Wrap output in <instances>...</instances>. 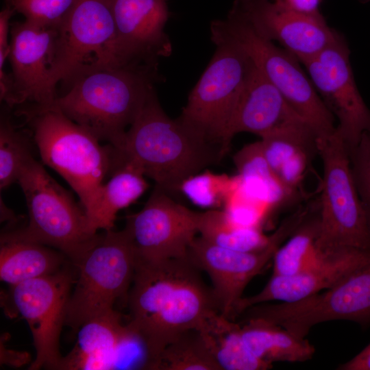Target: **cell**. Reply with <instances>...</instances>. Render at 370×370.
<instances>
[{
    "label": "cell",
    "instance_id": "6da1fadb",
    "mask_svg": "<svg viewBox=\"0 0 370 370\" xmlns=\"http://www.w3.org/2000/svg\"><path fill=\"white\" fill-rule=\"evenodd\" d=\"M200 271L188 257L136 262L126 325L145 349L147 369L156 370L164 348L182 334L191 330L212 334L228 320Z\"/></svg>",
    "mask_w": 370,
    "mask_h": 370
},
{
    "label": "cell",
    "instance_id": "7a4b0ae2",
    "mask_svg": "<svg viewBox=\"0 0 370 370\" xmlns=\"http://www.w3.org/2000/svg\"><path fill=\"white\" fill-rule=\"evenodd\" d=\"M112 147L114 166L127 163L153 180L169 195L180 193L182 184L225 153L171 119L154 89L121 144Z\"/></svg>",
    "mask_w": 370,
    "mask_h": 370
},
{
    "label": "cell",
    "instance_id": "3957f363",
    "mask_svg": "<svg viewBox=\"0 0 370 370\" xmlns=\"http://www.w3.org/2000/svg\"><path fill=\"white\" fill-rule=\"evenodd\" d=\"M161 80L155 64L135 62L99 70L75 81L40 110H58L100 141L117 147Z\"/></svg>",
    "mask_w": 370,
    "mask_h": 370
},
{
    "label": "cell",
    "instance_id": "277c9868",
    "mask_svg": "<svg viewBox=\"0 0 370 370\" xmlns=\"http://www.w3.org/2000/svg\"><path fill=\"white\" fill-rule=\"evenodd\" d=\"M43 162L78 195L92 231L104 179L112 167V147L62 112L47 109L24 115Z\"/></svg>",
    "mask_w": 370,
    "mask_h": 370
},
{
    "label": "cell",
    "instance_id": "5b68a950",
    "mask_svg": "<svg viewBox=\"0 0 370 370\" xmlns=\"http://www.w3.org/2000/svg\"><path fill=\"white\" fill-rule=\"evenodd\" d=\"M210 36L214 44L229 43L241 49L318 138L335 132L334 116L295 56L258 36L231 9L225 18L211 23Z\"/></svg>",
    "mask_w": 370,
    "mask_h": 370
},
{
    "label": "cell",
    "instance_id": "8992f818",
    "mask_svg": "<svg viewBox=\"0 0 370 370\" xmlns=\"http://www.w3.org/2000/svg\"><path fill=\"white\" fill-rule=\"evenodd\" d=\"M16 183L26 200L29 221L1 236L53 247L75 264L99 235L92 231L82 206L35 159L23 169Z\"/></svg>",
    "mask_w": 370,
    "mask_h": 370
},
{
    "label": "cell",
    "instance_id": "52a82bcc",
    "mask_svg": "<svg viewBox=\"0 0 370 370\" xmlns=\"http://www.w3.org/2000/svg\"><path fill=\"white\" fill-rule=\"evenodd\" d=\"M323 175L317 208V245L323 254L348 248L370 249V231L353 176L349 149L335 132L317 138Z\"/></svg>",
    "mask_w": 370,
    "mask_h": 370
},
{
    "label": "cell",
    "instance_id": "ba28073f",
    "mask_svg": "<svg viewBox=\"0 0 370 370\" xmlns=\"http://www.w3.org/2000/svg\"><path fill=\"white\" fill-rule=\"evenodd\" d=\"M131 63L121 48L109 0H78L57 29L51 84L69 87L88 74Z\"/></svg>",
    "mask_w": 370,
    "mask_h": 370
},
{
    "label": "cell",
    "instance_id": "9c48e42d",
    "mask_svg": "<svg viewBox=\"0 0 370 370\" xmlns=\"http://www.w3.org/2000/svg\"><path fill=\"white\" fill-rule=\"evenodd\" d=\"M65 323L74 331L88 320L114 310L117 300L127 298L136 256L125 230H104L81 258Z\"/></svg>",
    "mask_w": 370,
    "mask_h": 370
},
{
    "label": "cell",
    "instance_id": "30bf717a",
    "mask_svg": "<svg viewBox=\"0 0 370 370\" xmlns=\"http://www.w3.org/2000/svg\"><path fill=\"white\" fill-rule=\"evenodd\" d=\"M216 51L189 94L178 121L188 130L226 154L229 124L251 65L239 48L217 43Z\"/></svg>",
    "mask_w": 370,
    "mask_h": 370
},
{
    "label": "cell",
    "instance_id": "8fae6325",
    "mask_svg": "<svg viewBox=\"0 0 370 370\" xmlns=\"http://www.w3.org/2000/svg\"><path fill=\"white\" fill-rule=\"evenodd\" d=\"M308 210L306 206H300L285 218L273 233L271 243L260 250H233L210 243L200 236L195 238L188 251V258L210 277L222 317L234 321L245 288L262 271L278 247L296 230L308 214Z\"/></svg>",
    "mask_w": 370,
    "mask_h": 370
},
{
    "label": "cell",
    "instance_id": "7c38bea8",
    "mask_svg": "<svg viewBox=\"0 0 370 370\" xmlns=\"http://www.w3.org/2000/svg\"><path fill=\"white\" fill-rule=\"evenodd\" d=\"M343 35L316 55L301 62L316 90L336 121V132L349 151L365 132L370 133V109L357 87Z\"/></svg>",
    "mask_w": 370,
    "mask_h": 370
},
{
    "label": "cell",
    "instance_id": "4fadbf2b",
    "mask_svg": "<svg viewBox=\"0 0 370 370\" xmlns=\"http://www.w3.org/2000/svg\"><path fill=\"white\" fill-rule=\"evenodd\" d=\"M75 276L69 269L11 286L16 312L31 330L36 358L29 370L60 369L63 356L59 349L61 330Z\"/></svg>",
    "mask_w": 370,
    "mask_h": 370
},
{
    "label": "cell",
    "instance_id": "5bb4252c",
    "mask_svg": "<svg viewBox=\"0 0 370 370\" xmlns=\"http://www.w3.org/2000/svg\"><path fill=\"white\" fill-rule=\"evenodd\" d=\"M124 228L133 245L136 262L185 258L198 234L197 212L177 202L156 185L143 208L127 216Z\"/></svg>",
    "mask_w": 370,
    "mask_h": 370
},
{
    "label": "cell",
    "instance_id": "9a60e30c",
    "mask_svg": "<svg viewBox=\"0 0 370 370\" xmlns=\"http://www.w3.org/2000/svg\"><path fill=\"white\" fill-rule=\"evenodd\" d=\"M231 9L258 36L278 42L300 62L319 53L340 34L322 14H302L275 0H234Z\"/></svg>",
    "mask_w": 370,
    "mask_h": 370
},
{
    "label": "cell",
    "instance_id": "2e32d148",
    "mask_svg": "<svg viewBox=\"0 0 370 370\" xmlns=\"http://www.w3.org/2000/svg\"><path fill=\"white\" fill-rule=\"evenodd\" d=\"M57 29L27 21L11 23L8 59L16 103H27L21 114L42 110L58 97L50 79Z\"/></svg>",
    "mask_w": 370,
    "mask_h": 370
},
{
    "label": "cell",
    "instance_id": "e0dca14e",
    "mask_svg": "<svg viewBox=\"0 0 370 370\" xmlns=\"http://www.w3.org/2000/svg\"><path fill=\"white\" fill-rule=\"evenodd\" d=\"M119 42L130 62L158 64L172 53L164 32L169 0H109Z\"/></svg>",
    "mask_w": 370,
    "mask_h": 370
},
{
    "label": "cell",
    "instance_id": "ac0fdd59",
    "mask_svg": "<svg viewBox=\"0 0 370 370\" xmlns=\"http://www.w3.org/2000/svg\"><path fill=\"white\" fill-rule=\"evenodd\" d=\"M369 262L370 249L348 248L325 254L317 264L295 275H271L260 292L241 299L236 317L256 304L296 301L328 289Z\"/></svg>",
    "mask_w": 370,
    "mask_h": 370
},
{
    "label": "cell",
    "instance_id": "d6986e66",
    "mask_svg": "<svg viewBox=\"0 0 370 370\" xmlns=\"http://www.w3.org/2000/svg\"><path fill=\"white\" fill-rule=\"evenodd\" d=\"M251 62L229 124L227 137L230 143L241 132L252 133L261 138L275 130L305 121Z\"/></svg>",
    "mask_w": 370,
    "mask_h": 370
},
{
    "label": "cell",
    "instance_id": "ffe728a7",
    "mask_svg": "<svg viewBox=\"0 0 370 370\" xmlns=\"http://www.w3.org/2000/svg\"><path fill=\"white\" fill-rule=\"evenodd\" d=\"M318 136L304 121L270 132L260 138L265 158L286 199L302 194L303 182L318 156Z\"/></svg>",
    "mask_w": 370,
    "mask_h": 370
},
{
    "label": "cell",
    "instance_id": "44dd1931",
    "mask_svg": "<svg viewBox=\"0 0 370 370\" xmlns=\"http://www.w3.org/2000/svg\"><path fill=\"white\" fill-rule=\"evenodd\" d=\"M73 349L63 357L60 369H115L119 346L129 333L115 310L93 317L78 329Z\"/></svg>",
    "mask_w": 370,
    "mask_h": 370
},
{
    "label": "cell",
    "instance_id": "7402d4cb",
    "mask_svg": "<svg viewBox=\"0 0 370 370\" xmlns=\"http://www.w3.org/2000/svg\"><path fill=\"white\" fill-rule=\"evenodd\" d=\"M65 256L40 243L1 236V280L13 286L51 275L62 269Z\"/></svg>",
    "mask_w": 370,
    "mask_h": 370
},
{
    "label": "cell",
    "instance_id": "603a6c76",
    "mask_svg": "<svg viewBox=\"0 0 370 370\" xmlns=\"http://www.w3.org/2000/svg\"><path fill=\"white\" fill-rule=\"evenodd\" d=\"M240 325L241 334L249 350L269 363L305 362L314 354V347L306 338H299L280 325L259 319Z\"/></svg>",
    "mask_w": 370,
    "mask_h": 370
},
{
    "label": "cell",
    "instance_id": "cb8c5ba5",
    "mask_svg": "<svg viewBox=\"0 0 370 370\" xmlns=\"http://www.w3.org/2000/svg\"><path fill=\"white\" fill-rule=\"evenodd\" d=\"M319 217L317 202L296 230L276 250L272 276H288L317 264L325 256L317 247Z\"/></svg>",
    "mask_w": 370,
    "mask_h": 370
},
{
    "label": "cell",
    "instance_id": "d4e9b609",
    "mask_svg": "<svg viewBox=\"0 0 370 370\" xmlns=\"http://www.w3.org/2000/svg\"><path fill=\"white\" fill-rule=\"evenodd\" d=\"M197 225L200 237L207 242L237 251L264 249L273 238V234L267 236L256 226L236 222L224 210L197 212Z\"/></svg>",
    "mask_w": 370,
    "mask_h": 370
},
{
    "label": "cell",
    "instance_id": "484cf974",
    "mask_svg": "<svg viewBox=\"0 0 370 370\" xmlns=\"http://www.w3.org/2000/svg\"><path fill=\"white\" fill-rule=\"evenodd\" d=\"M104 183L93 224L95 232L112 230L117 212L135 202L149 187L145 176L130 164L116 166Z\"/></svg>",
    "mask_w": 370,
    "mask_h": 370
},
{
    "label": "cell",
    "instance_id": "4316f807",
    "mask_svg": "<svg viewBox=\"0 0 370 370\" xmlns=\"http://www.w3.org/2000/svg\"><path fill=\"white\" fill-rule=\"evenodd\" d=\"M156 370L222 369L214 354L210 334L191 330L164 348Z\"/></svg>",
    "mask_w": 370,
    "mask_h": 370
},
{
    "label": "cell",
    "instance_id": "83f0119b",
    "mask_svg": "<svg viewBox=\"0 0 370 370\" xmlns=\"http://www.w3.org/2000/svg\"><path fill=\"white\" fill-rule=\"evenodd\" d=\"M241 325L229 321L219 332L210 334L215 358L222 370H267L273 364L256 357L246 346Z\"/></svg>",
    "mask_w": 370,
    "mask_h": 370
},
{
    "label": "cell",
    "instance_id": "f1b7e54d",
    "mask_svg": "<svg viewBox=\"0 0 370 370\" xmlns=\"http://www.w3.org/2000/svg\"><path fill=\"white\" fill-rule=\"evenodd\" d=\"M34 158L28 138L7 117L0 125L1 190L16 183L23 169Z\"/></svg>",
    "mask_w": 370,
    "mask_h": 370
},
{
    "label": "cell",
    "instance_id": "f546056e",
    "mask_svg": "<svg viewBox=\"0 0 370 370\" xmlns=\"http://www.w3.org/2000/svg\"><path fill=\"white\" fill-rule=\"evenodd\" d=\"M238 183V176L233 177L206 170L184 181L180 193L197 206L216 209L224 206Z\"/></svg>",
    "mask_w": 370,
    "mask_h": 370
},
{
    "label": "cell",
    "instance_id": "4dcf8cb0",
    "mask_svg": "<svg viewBox=\"0 0 370 370\" xmlns=\"http://www.w3.org/2000/svg\"><path fill=\"white\" fill-rule=\"evenodd\" d=\"M233 160L241 183L262 185L270 193L279 194L285 199L265 158L260 140L244 146L234 156Z\"/></svg>",
    "mask_w": 370,
    "mask_h": 370
},
{
    "label": "cell",
    "instance_id": "1f68e13d",
    "mask_svg": "<svg viewBox=\"0 0 370 370\" xmlns=\"http://www.w3.org/2000/svg\"><path fill=\"white\" fill-rule=\"evenodd\" d=\"M78 0H9L15 12L25 21L49 29H58Z\"/></svg>",
    "mask_w": 370,
    "mask_h": 370
},
{
    "label": "cell",
    "instance_id": "d6a6232c",
    "mask_svg": "<svg viewBox=\"0 0 370 370\" xmlns=\"http://www.w3.org/2000/svg\"><path fill=\"white\" fill-rule=\"evenodd\" d=\"M353 176L370 231V133H363L358 145L349 151Z\"/></svg>",
    "mask_w": 370,
    "mask_h": 370
},
{
    "label": "cell",
    "instance_id": "836d02e7",
    "mask_svg": "<svg viewBox=\"0 0 370 370\" xmlns=\"http://www.w3.org/2000/svg\"><path fill=\"white\" fill-rule=\"evenodd\" d=\"M282 5L296 12L317 16L321 15L319 5L321 0H275Z\"/></svg>",
    "mask_w": 370,
    "mask_h": 370
},
{
    "label": "cell",
    "instance_id": "e575fe53",
    "mask_svg": "<svg viewBox=\"0 0 370 370\" xmlns=\"http://www.w3.org/2000/svg\"><path fill=\"white\" fill-rule=\"evenodd\" d=\"M14 12V10L8 5L0 12V51L8 54L10 52L8 36L11 28L10 20Z\"/></svg>",
    "mask_w": 370,
    "mask_h": 370
},
{
    "label": "cell",
    "instance_id": "d590c367",
    "mask_svg": "<svg viewBox=\"0 0 370 370\" xmlns=\"http://www.w3.org/2000/svg\"><path fill=\"white\" fill-rule=\"evenodd\" d=\"M5 335L1 338V364L14 367H21L29 360V356L26 352H19L8 349L5 346Z\"/></svg>",
    "mask_w": 370,
    "mask_h": 370
},
{
    "label": "cell",
    "instance_id": "8d00e7d4",
    "mask_svg": "<svg viewBox=\"0 0 370 370\" xmlns=\"http://www.w3.org/2000/svg\"><path fill=\"white\" fill-rule=\"evenodd\" d=\"M342 370H370V343L350 360L338 366Z\"/></svg>",
    "mask_w": 370,
    "mask_h": 370
},
{
    "label": "cell",
    "instance_id": "74e56055",
    "mask_svg": "<svg viewBox=\"0 0 370 370\" xmlns=\"http://www.w3.org/2000/svg\"><path fill=\"white\" fill-rule=\"evenodd\" d=\"M1 222L7 221L13 225L18 221L15 214L5 204L2 197L0 198Z\"/></svg>",
    "mask_w": 370,
    "mask_h": 370
}]
</instances>
